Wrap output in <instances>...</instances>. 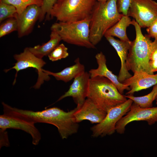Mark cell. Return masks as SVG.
I'll list each match as a JSON object with an SVG mask.
<instances>
[{
  "label": "cell",
  "mask_w": 157,
  "mask_h": 157,
  "mask_svg": "<svg viewBox=\"0 0 157 157\" xmlns=\"http://www.w3.org/2000/svg\"><path fill=\"white\" fill-rule=\"evenodd\" d=\"M78 109L66 112L56 107L46 108L41 111H33L13 107L6 104L4 107L6 113L15 116L34 124L43 123L56 126L61 138L66 139L76 133L78 130V123L74 120V114Z\"/></svg>",
  "instance_id": "6da1fadb"
},
{
  "label": "cell",
  "mask_w": 157,
  "mask_h": 157,
  "mask_svg": "<svg viewBox=\"0 0 157 157\" xmlns=\"http://www.w3.org/2000/svg\"><path fill=\"white\" fill-rule=\"evenodd\" d=\"M117 0H107L104 3L97 1L93 10L90 24V40L95 46L106 31L123 15L117 10Z\"/></svg>",
  "instance_id": "7a4b0ae2"
},
{
  "label": "cell",
  "mask_w": 157,
  "mask_h": 157,
  "mask_svg": "<svg viewBox=\"0 0 157 157\" xmlns=\"http://www.w3.org/2000/svg\"><path fill=\"white\" fill-rule=\"evenodd\" d=\"M87 98L106 113L111 108L127 100L112 82L100 76L90 78Z\"/></svg>",
  "instance_id": "3957f363"
},
{
  "label": "cell",
  "mask_w": 157,
  "mask_h": 157,
  "mask_svg": "<svg viewBox=\"0 0 157 157\" xmlns=\"http://www.w3.org/2000/svg\"><path fill=\"white\" fill-rule=\"evenodd\" d=\"M132 24L135 28L136 37L131 41L129 50L126 62L127 68L133 73L142 72L153 74L149 66L153 41L147 34L143 35L141 28L135 20H132Z\"/></svg>",
  "instance_id": "277c9868"
},
{
  "label": "cell",
  "mask_w": 157,
  "mask_h": 157,
  "mask_svg": "<svg viewBox=\"0 0 157 157\" xmlns=\"http://www.w3.org/2000/svg\"><path fill=\"white\" fill-rule=\"evenodd\" d=\"M97 0H57L51 13V19L60 22L90 19Z\"/></svg>",
  "instance_id": "5b68a950"
},
{
  "label": "cell",
  "mask_w": 157,
  "mask_h": 157,
  "mask_svg": "<svg viewBox=\"0 0 157 157\" xmlns=\"http://www.w3.org/2000/svg\"><path fill=\"white\" fill-rule=\"evenodd\" d=\"M90 19L70 22H56L52 24L51 31L56 32L62 40L69 44L89 49L95 46L90 40Z\"/></svg>",
  "instance_id": "8992f818"
},
{
  "label": "cell",
  "mask_w": 157,
  "mask_h": 157,
  "mask_svg": "<svg viewBox=\"0 0 157 157\" xmlns=\"http://www.w3.org/2000/svg\"><path fill=\"white\" fill-rule=\"evenodd\" d=\"M133 102L130 99L110 108L103 120L91 128L92 136L94 138L111 135L116 131L118 122L129 110Z\"/></svg>",
  "instance_id": "52a82bcc"
},
{
  "label": "cell",
  "mask_w": 157,
  "mask_h": 157,
  "mask_svg": "<svg viewBox=\"0 0 157 157\" xmlns=\"http://www.w3.org/2000/svg\"><path fill=\"white\" fill-rule=\"evenodd\" d=\"M16 62L13 67L4 70L7 72L10 69H14L16 71L15 78L13 84L16 82L17 73L19 71L29 67H32L37 69L38 78L37 81L33 87L35 89H38L44 81H48L50 79L49 75L43 71L42 69L46 64L42 59L39 58L33 54L28 50V47L25 48L24 51L19 54H15L14 56Z\"/></svg>",
  "instance_id": "ba28073f"
},
{
  "label": "cell",
  "mask_w": 157,
  "mask_h": 157,
  "mask_svg": "<svg viewBox=\"0 0 157 157\" xmlns=\"http://www.w3.org/2000/svg\"><path fill=\"white\" fill-rule=\"evenodd\" d=\"M127 16L141 28L148 27L157 19V2L153 0H132Z\"/></svg>",
  "instance_id": "9c48e42d"
},
{
  "label": "cell",
  "mask_w": 157,
  "mask_h": 157,
  "mask_svg": "<svg viewBox=\"0 0 157 157\" xmlns=\"http://www.w3.org/2000/svg\"><path fill=\"white\" fill-rule=\"evenodd\" d=\"M134 121L147 122L149 125L157 122V107L143 108L133 102L129 110L117 123L116 131L123 134L126 126Z\"/></svg>",
  "instance_id": "30bf717a"
},
{
  "label": "cell",
  "mask_w": 157,
  "mask_h": 157,
  "mask_svg": "<svg viewBox=\"0 0 157 157\" xmlns=\"http://www.w3.org/2000/svg\"><path fill=\"white\" fill-rule=\"evenodd\" d=\"M33 122L11 115L3 113L0 116V129H20L29 134L32 138V142L36 145L41 139V135Z\"/></svg>",
  "instance_id": "8fae6325"
},
{
  "label": "cell",
  "mask_w": 157,
  "mask_h": 157,
  "mask_svg": "<svg viewBox=\"0 0 157 157\" xmlns=\"http://www.w3.org/2000/svg\"><path fill=\"white\" fill-rule=\"evenodd\" d=\"M90 78L89 73L85 71L75 77L68 90L57 101L66 97H72L77 104V107L80 108L87 97Z\"/></svg>",
  "instance_id": "7c38bea8"
},
{
  "label": "cell",
  "mask_w": 157,
  "mask_h": 157,
  "mask_svg": "<svg viewBox=\"0 0 157 157\" xmlns=\"http://www.w3.org/2000/svg\"><path fill=\"white\" fill-rule=\"evenodd\" d=\"M41 12V7L32 4L28 6L20 15L16 14L15 17L17 21L19 38L26 35L31 32L36 22L39 20Z\"/></svg>",
  "instance_id": "4fadbf2b"
},
{
  "label": "cell",
  "mask_w": 157,
  "mask_h": 157,
  "mask_svg": "<svg viewBox=\"0 0 157 157\" xmlns=\"http://www.w3.org/2000/svg\"><path fill=\"white\" fill-rule=\"evenodd\" d=\"M107 113L101 110L90 99L87 98L83 105L78 108L74 113V117L75 121L77 123L88 120L92 124H97L103 120Z\"/></svg>",
  "instance_id": "5bb4252c"
},
{
  "label": "cell",
  "mask_w": 157,
  "mask_h": 157,
  "mask_svg": "<svg viewBox=\"0 0 157 157\" xmlns=\"http://www.w3.org/2000/svg\"><path fill=\"white\" fill-rule=\"evenodd\" d=\"M122 83L130 88L126 94L133 95L135 92L147 89L157 84V73L150 74L145 72H135Z\"/></svg>",
  "instance_id": "9a60e30c"
},
{
  "label": "cell",
  "mask_w": 157,
  "mask_h": 157,
  "mask_svg": "<svg viewBox=\"0 0 157 157\" xmlns=\"http://www.w3.org/2000/svg\"><path fill=\"white\" fill-rule=\"evenodd\" d=\"M104 36L115 49L120 58L121 68L117 76L119 81L122 83L132 76L129 72L126 63L131 41L128 42L116 39L113 37L108 35H105Z\"/></svg>",
  "instance_id": "2e32d148"
},
{
  "label": "cell",
  "mask_w": 157,
  "mask_h": 157,
  "mask_svg": "<svg viewBox=\"0 0 157 157\" xmlns=\"http://www.w3.org/2000/svg\"><path fill=\"white\" fill-rule=\"evenodd\" d=\"M95 58L98 67L97 69H91L89 71L90 78L100 76L107 78L115 85L119 92L122 94L125 90H129V87L120 82L118 76L108 69L105 56L102 52L97 53Z\"/></svg>",
  "instance_id": "e0dca14e"
},
{
  "label": "cell",
  "mask_w": 157,
  "mask_h": 157,
  "mask_svg": "<svg viewBox=\"0 0 157 157\" xmlns=\"http://www.w3.org/2000/svg\"><path fill=\"white\" fill-rule=\"evenodd\" d=\"M72 66L65 68L61 71L54 73L43 69V71L49 75H52L58 80L65 82L69 81L85 71L84 65L81 64L78 58L75 60Z\"/></svg>",
  "instance_id": "ac0fdd59"
},
{
  "label": "cell",
  "mask_w": 157,
  "mask_h": 157,
  "mask_svg": "<svg viewBox=\"0 0 157 157\" xmlns=\"http://www.w3.org/2000/svg\"><path fill=\"white\" fill-rule=\"evenodd\" d=\"M50 39L47 42L41 45H38L33 47H28L29 51L37 57L42 58L48 55L58 45L62 40L60 35L55 31H51Z\"/></svg>",
  "instance_id": "d6986e66"
},
{
  "label": "cell",
  "mask_w": 157,
  "mask_h": 157,
  "mask_svg": "<svg viewBox=\"0 0 157 157\" xmlns=\"http://www.w3.org/2000/svg\"><path fill=\"white\" fill-rule=\"evenodd\" d=\"M132 24V21L129 17L123 15L115 24L106 31L104 35L116 37L123 41H130L126 34V29Z\"/></svg>",
  "instance_id": "ffe728a7"
},
{
  "label": "cell",
  "mask_w": 157,
  "mask_h": 157,
  "mask_svg": "<svg viewBox=\"0 0 157 157\" xmlns=\"http://www.w3.org/2000/svg\"><path fill=\"white\" fill-rule=\"evenodd\" d=\"M124 96L142 108L152 107L153 102L157 98V84L154 85L151 92L146 95L140 97H135L133 95Z\"/></svg>",
  "instance_id": "44dd1931"
},
{
  "label": "cell",
  "mask_w": 157,
  "mask_h": 157,
  "mask_svg": "<svg viewBox=\"0 0 157 157\" xmlns=\"http://www.w3.org/2000/svg\"><path fill=\"white\" fill-rule=\"evenodd\" d=\"M3 2L14 6L17 15H20L28 6L35 4L40 7L42 6L43 0H1Z\"/></svg>",
  "instance_id": "7402d4cb"
},
{
  "label": "cell",
  "mask_w": 157,
  "mask_h": 157,
  "mask_svg": "<svg viewBox=\"0 0 157 157\" xmlns=\"http://www.w3.org/2000/svg\"><path fill=\"white\" fill-rule=\"evenodd\" d=\"M18 23L16 18H8L2 23L0 26V37L1 38L10 33L17 31Z\"/></svg>",
  "instance_id": "603a6c76"
},
{
  "label": "cell",
  "mask_w": 157,
  "mask_h": 157,
  "mask_svg": "<svg viewBox=\"0 0 157 157\" xmlns=\"http://www.w3.org/2000/svg\"><path fill=\"white\" fill-rule=\"evenodd\" d=\"M69 55L68 48L62 43L56 46L48 56L49 60L55 61L65 58Z\"/></svg>",
  "instance_id": "cb8c5ba5"
},
{
  "label": "cell",
  "mask_w": 157,
  "mask_h": 157,
  "mask_svg": "<svg viewBox=\"0 0 157 157\" xmlns=\"http://www.w3.org/2000/svg\"><path fill=\"white\" fill-rule=\"evenodd\" d=\"M17 10L13 6L5 3L0 0V22L11 17H15Z\"/></svg>",
  "instance_id": "d4e9b609"
},
{
  "label": "cell",
  "mask_w": 157,
  "mask_h": 157,
  "mask_svg": "<svg viewBox=\"0 0 157 157\" xmlns=\"http://www.w3.org/2000/svg\"><path fill=\"white\" fill-rule=\"evenodd\" d=\"M57 0H43V2L41 6V12L39 21H42L45 18L46 20L51 19V13L52 8Z\"/></svg>",
  "instance_id": "484cf974"
},
{
  "label": "cell",
  "mask_w": 157,
  "mask_h": 157,
  "mask_svg": "<svg viewBox=\"0 0 157 157\" xmlns=\"http://www.w3.org/2000/svg\"><path fill=\"white\" fill-rule=\"evenodd\" d=\"M132 1V0H117V5L118 12L124 15H127Z\"/></svg>",
  "instance_id": "4316f807"
},
{
  "label": "cell",
  "mask_w": 157,
  "mask_h": 157,
  "mask_svg": "<svg viewBox=\"0 0 157 157\" xmlns=\"http://www.w3.org/2000/svg\"><path fill=\"white\" fill-rule=\"evenodd\" d=\"M146 31L148 35L150 38L157 39V19L147 27Z\"/></svg>",
  "instance_id": "83f0119b"
},
{
  "label": "cell",
  "mask_w": 157,
  "mask_h": 157,
  "mask_svg": "<svg viewBox=\"0 0 157 157\" xmlns=\"http://www.w3.org/2000/svg\"><path fill=\"white\" fill-rule=\"evenodd\" d=\"M0 147L3 146H8L9 145V142L6 130L0 129Z\"/></svg>",
  "instance_id": "f1b7e54d"
},
{
  "label": "cell",
  "mask_w": 157,
  "mask_h": 157,
  "mask_svg": "<svg viewBox=\"0 0 157 157\" xmlns=\"http://www.w3.org/2000/svg\"><path fill=\"white\" fill-rule=\"evenodd\" d=\"M149 66L151 72L152 73L157 72V60L150 61Z\"/></svg>",
  "instance_id": "f546056e"
},
{
  "label": "cell",
  "mask_w": 157,
  "mask_h": 157,
  "mask_svg": "<svg viewBox=\"0 0 157 157\" xmlns=\"http://www.w3.org/2000/svg\"><path fill=\"white\" fill-rule=\"evenodd\" d=\"M107 0H97V1L100 2L102 3L106 2Z\"/></svg>",
  "instance_id": "4dcf8cb0"
},
{
  "label": "cell",
  "mask_w": 157,
  "mask_h": 157,
  "mask_svg": "<svg viewBox=\"0 0 157 157\" xmlns=\"http://www.w3.org/2000/svg\"><path fill=\"white\" fill-rule=\"evenodd\" d=\"M156 104H157V98L156 99Z\"/></svg>",
  "instance_id": "1f68e13d"
}]
</instances>
